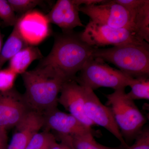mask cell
<instances>
[{
  "label": "cell",
  "mask_w": 149,
  "mask_h": 149,
  "mask_svg": "<svg viewBox=\"0 0 149 149\" xmlns=\"http://www.w3.org/2000/svg\"><path fill=\"white\" fill-rule=\"evenodd\" d=\"M95 47L82 40L80 32H63L55 36L54 45L39 65L50 70L65 82L74 80Z\"/></svg>",
  "instance_id": "1"
},
{
  "label": "cell",
  "mask_w": 149,
  "mask_h": 149,
  "mask_svg": "<svg viewBox=\"0 0 149 149\" xmlns=\"http://www.w3.org/2000/svg\"><path fill=\"white\" fill-rule=\"evenodd\" d=\"M21 75L25 87L22 95L30 111L43 115L57 108L64 80L50 70L40 65Z\"/></svg>",
  "instance_id": "2"
},
{
  "label": "cell",
  "mask_w": 149,
  "mask_h": 149,
  "mask_svg": "<svg viewBox=\"0 0 149 149\" xmlns=\"http://www.w3.org/2000/svg\"><path fill=\"white\" fill-rule=\"evenodd\" d=\"M92 56L112 63L133 78L149 77V45L146 42L107 49L95 48Z\"/></svg>",
  "instance_id": "3"
},
{
  "label": "cell",
  "mask_w": 149,
  "mask_h": 149,
  "mask_svg": "<svg viewBox=\"0 0 149 149\" xmlns=\"http://www.w3.org/2000/svg\"><path fill=\"white\" fill-rule=\"evenodd\" d=\"M105 96L107 100L106 106L111 110L125 142L127 144L135 141L146 123V116L134 101L127 96L125 88L115 90Z\"/></svg>",
  "instance_id": "4"
},
{
  "label": "cell",
  "mask_w": 149,
  "mask_h": 149,
  "mask_svg": "<svg viewBox=\"0 0 149 149\" xmlns=\"http://www.w3.org/2000/svg\"><path fill=\"white\" fill-rule=\"evenodd\" d=\"M74 79L79 85L94 91L104 87L114 91L130 86L134 78L108 65L102 59L91 57Z\"/></svg>",
  "instance_id": "5"
},
{
  "label": "cell",
  "mask_w": 149,
  "mask_h": 149,
  "mask_svg": "<svg viewBox=\"0 0 149 149\" xmlns=\"http://www.w3.org/2000/svg\"><path fill=\"white\" fill-rule=\"evenodd\" d=\"M80 35L83 41L95 48L146 42L140 40L132 29L113 28L91 20Z\"/></svg>",
  "instance_id": "6"
},
{
  "label": "cell",
  "mask_w": 149,
  "mask_h": 149,
  "mask_svg": "<svg viewBox=\"0 0 149 149\" xmlns=\"http://www.w3.org/2000/svg\"><path fill=\"white\" fill-rule=\"evenodd\" d=\"M79 11L89 16L91 21L113 28H127L133 30L129 12L115 0L105 1L97 4L80 6Z\"/></svg>",
  "instance_id": "7"
},
{
  "label": "cell",
  "mask_w": 149,
  "mask_h": 149,
  "mask_svg": "<svg viewBox=\"0 0 149 149\" xmlns=\"http://www.w3.org/2000/svg\"><path fill=\"white\" fill-rule=\"evenodd\" d=\"M84 109L87 117L95 125L102 126L109 131L125 149L129 146L123 138L109 107L102 103L94 91L85 87Z\"/></svg>",
  "instance_id": "8"
},
{
  "label": "cell",
  "mask_w": 149,
  "mask_h": 149,
  "mask_svg": "<svg viewBox=\"0 0 149 149\" xmlns=\"http://www.w3.org/2000/svg\"><path fill=\"white\" fill-rule=\"evenodd\" d=\"M44 127L46 130H52L56 135L64 136H80L93 134L100 135L98 131L84 125L68 113L59 110L57 108L43 115Z\"/></svg>",
  "instance_id": "9"
},
{
  "label": "cell",
  "mask_w": 149,
  "mask_h": 149,
  "mask_svg": "<svg viewBox=\"0 0 149 149\" xmlns=\"http://www.w3.org/2000/svg\"><path fill=\"white\" fill-rule=\"evenodd\" d=\"M15 24L28 45H39L51 34L50 23L46 15L35 10L20 15Z\"/></svg>",
  "instance_id": "10"
},
{
  "label": "cell",
  "mask_w": 149,
  "mask_h": 149,
  "mask_svg": "<svg viewBox=\"0 0 149 149\" xmlns=\"http://www.w3.org/2000/svg\"><path fill=\"white\" fill-rule=\"evenodd\" d=\"M29 111L23 95L14 88L0 92V129L15 127Z\"/></svg>",
  "instance_id": "11"
},
{
  "label": "cell",
  "mask_w": 149,
  "mask_h": 149,
  "mask_svg": "<svg viewBox=\"0 0 149 149\" xmlns=\"http://www.w3.org/2000/svg\"><path fill=\"white\" fill-rule=\"evenodd\" d=\"M85 91V87L74 80L65 82L58 97V103L80 122L92 128L95 125L86 116L84 109Z\"/></svg>",
  "instance_id": "12"
},
{
  "label": "cell",
  "mask_w": 149,
  "mask_h": 149,
  "mask_svg": "<svg viewBox=\"0 0 149 149\" xmlns=\"http://www.w3.org/2000/svg\"><path fill=\"white\" fill-rule=\"evenodd\" d=\"M76 0H58L46 15L50 23L59 27L63 32H72L77 27H84L79 16Z\"/></svg>",
  "instance_id": "13"
},
{
  "label": "cell",
  "mask_w": 149,
  "mask_h": 149,
  "mask_svg": "<svg viewBox=\"0 0 149 149\" xmlns=\"http://www.w3.org/2000/svg\"><path fill=\"white\" fill-rule=\"evenodd\" d=\"M44 127L42 115L29 111L15 127L14 133L6 149H25L30 140Z\"/></svg>",
  "instance_id": "14"
},
{
  "label": "cell",
  "mask_w": 149,
  "mask_h": 149,
  "mask_svg": "<svg viewBox=\"0 0 149 149\" xmlns=\"http://www.w3.org/2000/svg\"><path fill=\"white\" fill-rule=\"evenodd\" d=\"M129 12L133 31L142 41L149 42V0H115Z\"/></svg>",
  "instance_id": "15"
},
{
  "label": "cell",
  "mask_w": 149,
  "mask_h": 149,
  "mask_svg": "<svg viewBox=\"0 0 149 149\" xmlns=\"http://www.w3.org/2000/svg\"><path fill=\"white\" fill-rule=\"evenodd\" d=\"M42 58V54L37 47L27 46L10 60L8 68L18 75L22 74L27 71L33 62Z\"/></svg>",
  "instance_id": "16"
},
{
  "label": "cell",
  "mask_w": 149,
  "mask_h": 149,
  "mask_svg": "<svg viewBox=\"0 0 149 149\" xmlns=\"http://www.w3.org/2000/svg\"><path fill=\"white\" fill-rule=\"evenodd\" d=\"M61 143L69 146L72 149H125L121 145L116 147L105 146L99 143L93 134L84 136H64L57 135Z\"/></svg>",
  "instance_id": "17"
},
{
  "label": "cell",
  "mask_w": 149,
  "mask_h": 149,
  "mask_svg": "<svg viewBox=\"0 0 149 149\" xmlns=\"http://www.w3.org/2000/svg\"><path fill=\"white\" fill-rule=\"evenodd\" d=\"M28 45L19 32L16 24L3 45L0 54V70L8 61L23 48Z\"/></svg>",
  "instance_id": "18"
},
{
  "label": "cell",
  "mask_w": 149,
  "mask_h": 149,
  "mask_svg": "<svg viewBox=\"0 0 149 149\" xmlns=\"http://www.w3.org/2000/svg\"><path fill=\"white\" fill-rule=\"evenodd\" d=\"M149 77L144 76L134 78L129 87L131 90L126 93L128 97L135 100H149Z\"/></svg>",
  "instance_id": "19"
},
{
  "label": "cell",
  "mask_w": 149,
  "mask_h": 149,
  "mask_svg": "<svg viewBox=\"0 0 149 149\" xmlns=\"http://www.w3.org/2000/svg\"><path fill=\"white\" fill-rule=\"evenodd\" d=\"M56 142L54 135L49 131L45 130L34 135L25 149H50Z\"/></svg>",
  "instance_id": "20"
},
{
  "label": "cell",
  "mask_w": 149,
  "mask_h": 149,
  "mask_svg": "<svg viewBox=\"0 0 149 149\" xmlns=\"http://www.w3.org/2000/svg\"><path fill=\"white\" fill-rule=\"evenodd\" d=\"M14 11L21 15L33 10L38 6H41L43 1L40 0H8Z\"/></svg>",
  "instance_id": "21"
},
{
  "label": "cell",
  "mask_w": 149,
  "mask_h": 149,
  "mask_svg": "<svg viewBox=\"0 0 149 149\" xmlns=\"http://www.w3.org/2000/svg\"><path fill=\"white\" fill-rule=\"evenodd\" d=\"M0 19L8 26H14L18 17L8 1L0 0Z\"/></svg>",
  "instance_id": "22"
},
{
  "label": "cell",
  "mask_w": 149,
  "mask_h": 149,
  "mask_svg": "<svg viewBox=\"0 0 149 149\" xmlns=\"http://www.w3.org/2000/svg\"><path fill=\"white\" fill-rule=\"evenodd\" d=\"M17 75L9 68L0 70V92H6L13 89Z\"/></svg>",
  "instance_id": "23"
},
{
  "label": "cell",
  "mask_w": 149,
  "mask_h": 149,
  "mask_svg": "<svg viewBox=\"0 0 149 149\" xmlns=\"http://www.w3.org/2000/svg\"><path fill=\"white\" fill-rule=\"evenodd\" d=\"M127 149H149V128L145 126L136 137L134 143Z\"/></svg>",
  "instance_id": "24"
},
{
  "label": "cell",
  "mask_w": 149,
  "mask_h": 149,
  "mask_svg": "<svg viewBox=\"0 0 149 149\" xmlns=\"http://www.w3.org/2000/svg\"><path fill=\"white\" fill-rule=\"evenodd\" d=\"M8 145L6 130L0 129V149H6Z\"/></svg>",
  "instance_id": "25"
},
{
  "label": "cell",
  "mask_w": 149,
  "mask_h": 149,
  "mask_svg": "<svg viewBox=\"0 0 149 149\" xmlns=\"http://www.w3.org/2000/svg\"><path fill=\"white\" fill-rule=\"evenodd\" d=\"M50 149H72L69 146L63 143H58L56 142L52 146Z\"/></svg>",
  "instance_id": "26"
},
{
  "label": "cell",
  "mask_w": 149,
  "mask_h": 149,
  "mask_svg": "<svg viewBox=\"0 0 149 149\" xmlns=\"http://www.w3.org/2000/svg\"><path fill=\"white\" fill-rule=\"evenodd\" d=\"M3 46V35L0 31V54L1 52Z\"/></svg>",
  "instance_id": "27"
}]
</instances>
